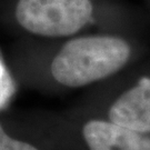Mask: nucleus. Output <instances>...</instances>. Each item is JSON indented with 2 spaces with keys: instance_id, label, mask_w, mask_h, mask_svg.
Segmentation results:
<instances>
[{
  "instance_id": "obj_1",
  "label": "nucleus",
  "mask_w": 150,
  "mask_h": 150,
  "mask_svg": "<svg viewBox=\"0 0 150 150\" xmlns=\"http://www.w3.org/2000/svg\"><path fill=\"white\" fill-rule=\"evenodd\" d=\"M130 47L112 36H89L64 45L51 64L56 81L67 87H81L101 80L127 64Z\"/></svg>"
},
{
  "instance_id": "obj_2",
  "label": "nucleus",
  "mask_w": 150,
  "mask_h": 150,
  "mask_svg": "<svg viewBox=\"0 0 150 150\" xmlns=\"http://www.w3.org/2000/svg\"><path fill=\"white\" fill-rule=\"evenodd\" d=\"M90 0H18L16 19L27 31L43 37L75 35L90 21Z\"/></svg>"
},
{
  "instance_id": "obj_3",
  "label": "nucleus",
  "mask_w": 150,
  "mask_h": 150,
  "mask_svg": "<svg viewBox=\"0 0 150 150\" xmlns=\"http://www.w3.org/2000/svg\"><path fill=\"white\" fill-rule=\"evenodd\" d=\"M82 134L89 150H150V137L112 121L91 120Z\"/></svg>"
},
{
  "instance_id": "obj_4",
  "label": "nucleus",
  "mask_w": 150,
  "mask_h": 150,
  "mask_svg": "<svg viewBox=\"0 0 150 150\" xmlns=\"http://www.w3.org/2000/svg\"><path fill=\"white\" fill-rule=\"evenodd\" d=\"M109 119L137 132H150V78H142L119 97L109 110Z\"/></svg>"
},
{
  "instance_id": "obj_5",
  "label": "nucleus",
  "mask_w": 150,
  "mask_h": 150,
  "mask_svg": "<svg viewBox=\"0 0 150 150\" xmlns=\"http://www.w3.org/2000/svg\"><path fill=\"white\" fill-rule=\"evenodd\" d=\"M0 150H38L32 145L13 139L5 132L4 128L0 125Z\"/></svg>"
}]
</instances>
